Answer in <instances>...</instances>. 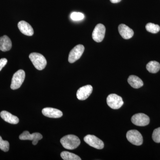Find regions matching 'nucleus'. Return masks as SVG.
Masks as SVG:
<instances>
[{"label":"nucleus","instance_id":"obj_22","mask_svg":"<svg viewBox=\"0 0 160 160\" xmlns=\"http://www.w3.org/2000/svg\"><path fill=\"white\" fill-rule=\"evenodd\" d=\"M70 18L73 21H78L83 20L85 16L84 14L81 12H73L71 13Z\"/></svg>","mask_w":160,"mask_h":160},{"label":"nucleus","instance_id":"obj_1","mask_svg":"<svg viewBox=\"0 0 160 160\" xmlns=\"http://www.w3.org/2000/svg\"><path fill=\"white\" fill-rule=\"evenodd\" d=\"M61 144L65 149L73 150L79 146L81 141L80 139L74 135L65 136L60 140Z\"/></svg>","mask_w":160,"mask_h":160},{"label":"nucleus","instance_id":"obj_5","mask_svg":"<svg viewBox=\"0 0 160 160\" xmlns=\"http://www.w3.org/2000/svg\"><path fill=\"white\" fill-rule=\"evenodd\" d=\"M106 101L108 106L114 109H120L124 104L122 98L116 94H109Z\"/></svg>","mask_w":160,"mask_h":160},{"label":"nucleus","instance_id":"obj_6","mask_svg":"<svg viewBox=\"0 0 160 160\" xmlns=\"http://www.w3.org/2000/svg\"><path fill=\"white\" fill-rule=\"evenodd\" d=\"M85 50V47L82 45L75 46L69 53L68 61L69 63H73L79 59Z\"/></svg>","mask_w":160,"mask_h":160},{"label":"nucleus","instance_id":"obj_9","mask_svg":"<svg viewBox=\"0 0 160 160\" xmlns=\"http://www.w3.org/2000/svg\"><path fill=\"white\" fill-rule=\"evenodd\" d=\"M106 27L102 24H99L95 27L92 32V38L97 42H102L105 37Z\"/></svg>","mask_w":160,"mask_h":160},{"label":"nucleus","instance_id":"obj_24","mask_svg":"<svg viewBox=\"0 0 160 160\" xmlns=\"http://www.w3.org/2000/svg\"><path fill=\"white\" fill-rule=\"evenodd\" d=\"M7 60L6 58H2L0 59V71L2 70L3 67H5L7 63Z\"/></svg>","mask_w":160,"mask_h":160},{"label":"nucleus","instance_id":"obj_13","mask_svg":"<svg viewBox=\"0 0 160 160\" xmlns=\"http://www.w3.org/2000/svg\"><path fill=\"white\" fill-rule=\"evenodd\" d=\"M18 28L23 34L28 36H32L34 33L32 27L29 24L24 21H20L18 23Z\"/></svg>","mask_w":160,"mask_h":160},{"label":"nucleus","instance_id":"obj_10","mask_svg":"<svg viewBox=\"0 0 160 160\" xmlns=\"http://www.w3.org/2000/svg\"><path fill=\"white\" fill-rule=\"evenodd\" d=\"M42 135L41 133L34 132L31 134L28 131L23 132V133L19 136L20 140L32 141V144L34 146L36 145L38 141L42 139Z\"/></svg>","mask_w":160,"mask_h":160},{"label":"nucleus","instance_id":"obj_2","mask_svg":"<svg viewBox=\"0 0 160 160\" xmlns=\"http://www.w3.org/2000/svg\"><path fill=\"white\" fill-rule=\"evenodd\" d=\"M29 58L36 69L38 70H43L46 67L47 61L42 55L37 52H32L29 54Z\"/></svg>","mask_w":160,"mask_h":160},{"label":"nucleus","instance_id":"obj_4","mask_svg":"<svg viewBox=\"0 0 160 160\" xmlns=\"http://www.w3.org/2000/svg\"><path fill=\"white\" fill-rule=\"evenodd\" d=\"M126 138L129 142L135 146H141L142 144V136L137 130H130L126 133Z\"/></svg>","mask_w":160,"mask_h":160},{"label":"nucleus","instance_id":"obj_19","mask_svg":"<svg viewBox=\"0 0 160 160\" xmlns=\"http://www.w3.org/2000/svg\"><path fill=\"white\" fill-rule=\"evenodd\" d=\"M61 156L64 160H81V158L77 155L67 151L61 152Z\"/></svg>","mask_w":160,"mask_h":160},{"label":"nucleus","instance_id":"obj_12","mask_svg":"<svg viewBox=\"0 0 160 160\" xmlns=\"http://www.w3.org/2000/svg\"><path fill=\"white\" fill-rule=\"evenodd\" d=\"M42 113L47 117L53 118H61L63 115L62 112L59 109L50 107L44 108L42 110Z\"/></svg>","mask_w":160,"mask_h":160},{"label":"nucleus","instance_id":"obj_20","mask_svg":"<svg viewBox=\"0 0 160 160\" xmlns=\"http://www.w3.org/2000/svg\"><path fill=\"white\" fill-rule=\"evenodd\" d=\"M146 28L147 31L152 33H157L160 30V27L158 25L153 23H149L146 25Z\"/></svg>","mask_w":160,"mask_h":160},{"label":"nucleus","instance_id":"obj_21","mask_svg":"<svg viewBox=\"0 0 160 160\" xmlns=\"http://www.w3.org/2000/svg\"><path fill=\"white\" fill-rule=\"evenodd\" d=\"M9 144L7 141H4L0 136V149L4 152L9 151Z\"/></svg>","mask_w":160,"mask_h":160},{"label":"nucleus","instance_id":"obj_17","mask_svg":"<svg viewBox=\"0 0 160 160\" xmlns=\"http://www.w3.org/2000/svg\"><path fill=\"white\" fill-rule=\"evenodd\" d=\"M129 85L135 89H138L143 86V82L139 78L135 75H131L128 79Z\"/></svg>","mask_w":160,"mask_h":160},{"label":"nucleus","instance_id":"obj_18","mask_svg":"<svg viewBox=\"0 0 160 160\" xmlns=\"http://www.w3.org/2000/svg\"><path fill=\"white\" fill-rule=\"evenodd\" d=\"M146 69L151 73H157L160 69V64L156 61H151L146 65Z\"/></svg>","mask_w":160,"mask_h":160},{"label":"nucleus","instance_id":"obj_3","mask_svg":"<svg viewBox=\"0 0 160 160\" xmlns=\"http://www.w3.org/2000/svg\"><path fill=\"white\" fill-rule=\"evenodd\" d=\"M25 77H26V73L25 71L22 69H20L17 71L13 74L12 79L11 86H10L11 89L13 90L19 89L24 82Z\"/></svg>","mask_w":160,"mask_h":160},{"label":"nucleus","instance_id":"obj_14","mask_svg":"<svg viewBox=\"0 0 160 160\" xmlns=\"http://www.w3.org/2000/svg\"><path fill=\"white\" fill-rule=\"evenodd\" d=\"M118 31L121 36L125 39H129L134 34L133 30L125 24H121L118 26Z\"/></svg>","mask_w":160,"mask_h":160},{"label":"nucleus","instance_id":"obj_8","mask_svg":"<svg viewBox=\"0 0 160 160\" xmlns=\"http://www.w3.org/2000/svg\"><path fill=\"white\" fill-rule=\"evenodd\" d=\"M131 122L136 126H145L149 125L150 119L147 115L139 113L134 115L132 117Z\"/></svg>","mask_w":160,"mask_h":160},{"label":"nucleus","instance_id":"obj_11","mask_svg":"<svg viewBox=\"0 0 160 160\" xmlns=\"http://www.w3.org/2000/svg\"><path fill=\"white\" fill-rule=\"evenodd\" d=\"M92 87L91 85L82 86L78 89L77 97L78 99L84 101L89 97L92 91Z\"/></svg>","mask_w":160,"mask_h":160},{"label":"nucleus","instance_id":"obj_23","mask_svg":"<svg viewBox=\"0 0 160 160\" xmlns=\"http://www.w3.org/2000/svg\"><path fill=\"white\" fill-rule=\"evenodd\" d=\"M152 138L155 142L160 143V127L154 129L152 134Z\"/></svg>","mask_w":160,"mask_h":160},{"label":"nucleus","instance_id":"obj_16","mask_svg":"<svg viewBox=\"0 0 160 160\" xmlns=\"http://www.w3.org/2000/svg\"><path fill=\"white\" fill-rule=\"evenodd\" d=\"M1 118L7 122L12 124H17L19 122L18 118L13 115L10 112L6 111H2L0 113Z\"/></svg>","mask_w":160,"mask_h":160},{"label":"nucleus","instance_id":"obj_7","mask_svg":"<svg viewBox=\"0 0 160 160\" xmlns=\"http://www.w3.org/2000/svg\"><path fill=\"white\" fill-rule=\"evenodd\" d=\"M87 144L97 149H102L104 147V143L99 138L93 135H87L84 138Z\"/></svg>","mask_w":160,"mask_h":160},{"label":"nucleus","instance_id":"obj_25","mask_svg":"<svg viewBox=\"0 0 160 160\" xmlns=\"http://www.w3.org/2000/svg\"><path fill=\"white\" fill-rule=\"evenodd\" d=\"M110 2L112 3H117L119 2L122 0H110Z\"/></svg>","mask_w":160,"mask_h":160},{"label":"nucleus","instance_id":"obj_15","mask_svg":"<svg viewBox=\"0 0 160 160\" xmlns=\"http://www.w3.org/2000/svg\"><path fill=\"white\" fill-rule=\"evenodd\" d=\"M12 46L11 40L7 36L4 35L0 38V50L3 52L9 51Z\"/></svg>","mask_w":160,"mask_h":160}]
</instances>
